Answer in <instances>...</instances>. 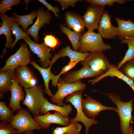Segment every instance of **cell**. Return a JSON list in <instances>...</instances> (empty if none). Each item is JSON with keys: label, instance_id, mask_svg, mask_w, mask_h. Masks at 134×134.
I'll return each mask as SVG.
<instances>
[{"label": "cell", "instance_id": "25", "mask_svg": "<svg viewBox=\"0 0 134 134\" xmlns=\"http://www.w3.org/2000/svg\"><path fill=\"white\" fill-rule=\"evenodd\" d=\"M120 40L121 41L120 43L127 44L128 48L124 57L116 67L119 70L125 63L134 59V37L125 36Z\"/></svg>", "mask_w": 134, "mask_h": 134}, {"label": "cell", "instance_id": "17", "mask_svg": "<svg viewBox=\"0 0 134 134\" xmlns=\"http://www.w3.org/2000/svg\"><path fill=\"white\" fill-rule=\"evenodd\" d=\"M0 17L2 22L0 24V35L4 34L6 39L5 48L2 50V54L0 56V59H2L6 53V48H10L13 43V40L11 37V27L13 22L16 20L14 17L9 16L5 14H0Z\"/></svg>", "mask_w": 134, "mask_h": 134}, {"label": "cell", "instance_id": "38", "mask_svg": "<svg viewBox=\"0 0 134 134\" xmlns=\"http://www.w3.org/2000/svg\"><path fill=\"white\" fill-rule=\"evenodd\" d=\"M81 61H82L80 60L77 61L70 64H68L64 66L62 68L61 72L57 75L58 78L59 79L61 75L68 71L74 67L78 62Z\"/></svg>", "mask_w": 134, "mask_h": 134}, {"label": "cell", "instance_id": "22", "mask_svg": "<svg viewBox=\"0 0 134 134\" xmlns=\"http://www.w3.org/2000/svg\"><path fill=\"white\" fill-rule=\"evenodd\" d=\"M72 110V107L69 104H64L62 106H59L51 103L46 99L40 110V113L44 114L50 111L54 110L60 113L65 117H68Z\"/></svg>", "mask_w": 134, "mask_h": 134}, {"label": "cell", "instance_id": "30", "mask_svg": "<svg viewBox=\"0 0 134 134\" xmlns=\"http://www.w3.org/2000/svg\"><path fill=\"white\" fill-rule=\"evenodd\" d=\"M14 112L6 106V102L0 101V120L1 122L9 123Z\"/></svg>", "mask_w": 134, "mask_h": 134}, {"label": "cell", "instance_id": "39", "mask_svg": "<svg viewBox=\"0 0 134 134\" xmlns=\"http://www.w3.org/2000/svg\"><path fill=\"white\" fill-rule=\"evenodd\" d=\"M22 134H35L34 133L33 131H30L26 132Z\"/></svg>", "mask_w": 134, "mask_h": 134}, {"label": "cell", "instance_id": "18", "mask_svg": "<svg viewBox=\"0 0 134 134\" xmlns=\"http://www.w3.org/2000/svg\"><path fill=\"white\" fill-rule=\"evenodd\" d=\"M81 69L71 72L63 77L64 81L68 83H73L85 78L96 77L101 75L93 71L88 66L85 65Z\"/></svg>", "mask_w": 134, "mask_h": 134}, {"label": "cell", "instance_id": "15", "mask_svg": "<svg viewBox=\"0 0 134 134\" xmlns=\"http://www.w3.org/2000/svg\"><path fill=\"white\" fill-rule=\"evenodd\" d=\"M37 18L34 23L28 29L26 33L32 37L35 41L37 42L39 39L38 33L42 27L45 24H49L50 20L52 19V15L49 11L44 10V7L39 8L37 11Z\"/></svg>", "mask_w": 134, "mask_h": 134}, {"label": "cell", "instance_id": "12", "mask_svg": "<svg viewBox=\"0 0 134 134\" xmlns=\"http://www.w3.org/2000/svg\"><path fill=\"white\" fill-rule=\"evenodd\" d=\"M82 107L84 113L89 118H94L99 113L103 110H110L117 112V107L106 106L103 105L100 102L92 99L89 96L82 99Z\"/></svg>", "mask_w": 134, "mask_h": 134}, {"label": "cell", "instance_id": "28", "mask_svg": "<svg viewBox=\"0 0 134 134\" xmlns=\"http://www.w3.org/2000/svg\"><path fill=\"white\" fill-rule=\"evenodd\" d=\"M82 126L77 123H71L67 126L63 127H58L52 132L53 134H77L81 130Z\"/></svg>", "mask_w": 134, "mask_h": 134}, {"label": "cell", "instance_id": "10", "mask_svg": "<svg viewBox=\"0 0 134 134\" xmlns=\"http://www.w3.org/2000/svg\"><path fill=\"white\" fill-rule=\"evenodd\" d=\"M34 120L44 130L47 129L51 124H55L65 126L70 123V118L65 117L60 113L56 111L53 113L48 112L43 115L33 116Z\"/></svg>", "mask_w": 134, "mask_h": 134}, {"label": "cell", "instance_id": "6", "mask_svg": "<svg viewBox=\"0 0 134 134\" xmlns=\"http://www.w3.org/2000/svg\"><path fill=\"white\" fill-rule=\"evenodd\" d=\"M86 86V84L80 80L73 83H68L60 77L57 85V90L51 98V100L54 103L62 106L64 104L63 100L65 97L75 92L85 90Z\"/></svg>", "mask_w": 134, "mask_h": 134}, {"label": "cell", "instance_id": "37", "mask_svg": "<svg viewBox=\"0 0 134 134\" xmlns=\"http://www.w3.org/2000/svg\"><path fill=\"white\" fill-rule=\"evenodd\" d=\"M38 1L44 5L49 11H51L54 14L55 17L59 18V16L58 14L60 12V9L59 7L57 6L54 7L52 6L51 5L45 0H38Z\"/></svg>", "mask_w": 134, "mask_h": 134}, {"label": "cell", "instance_id": "19", "mask_svg": "<svg viewBox=\"0 0 134 134\" xmlns=\"http://www.w3.org/2000/svg\"><path fill=\"white\" fill-rule=\"evenodd\" d=\"M90 53L89 52H81L72 50L69 46L67 45L64 48L59 50L57 53H55L51 60L50 66L51 67L53 64L59 58L65 56L69 57L70 60L68 64H70L78 60L82 61L88 57Z\"/></svg>", "mask_w": 134, "mask_h": 134}, {"label": "cell", "instance_id": "41", "mask_svg": "<svg viewBox=\"0 0 134 134\" xmlns=\"http://www.w3.org/2000/svg\"><path fill=\"white\" fill-rule=\"evenodd\" d=\"M67 134V133H66V134Z\"/></svg>", "mask_w": 134, "mask_h": 134}, {"label": "cell", "instance_id": "1", "mask_svg": "<svg viewBox=\"0 0 134 134\" xmlns=\"http://www.w3.org/2000/svg\"><path fill=\"white\" fill-rule=\"evenodd\" d=\"M107 95L113 103L117 106V112L119 116L121 134H134V130L132 126L134 119L132 115L133 107V101L134 99L128 102L121 100L120 96L115 93H109Z\"/></svg>", "mask_w": 134, "mask_h": 134}, {"label": "cell", "instance_id": "34", "mask_svg": "<svg viewBox=\"0 0 134 134\" xmlns=\"http://www.w3.org/2000/svg\"><path fill=\"white\" fill-rule=\"evenodd\" d=\"M21 2L20 0H2L0 1V13L5 14L11 7Z\"/></svg>", "mask_w": 134, "mask_h": 134}, {"label": "cell", "instance_id": "26", "mask_svg": "<svg viewBox=\"0 0 134 134\" xmlns=\"http://www.w3.org/2000/svg\"><path fill=\"white\" fill-rule=\"evenodd\" d=\"M61 31L65 34L68 37L70 42L73 50L78 51L80 45V39L82 34L71 31L63 25L60 24Z\"/></svg>", "mask_w": 134, "mask_h": 134}, {"label": "cell", "instance_id": "36", "mask_svg": "<svg viewBox=\"0 0 134 134\" xmlns=\"http://www.w3.org/2000/svg\"><path fill=\"white\" fill-rule=\"evenodd\" d=\"M54 1L59 3L62 7V10H65L70 6H71L72 7H74L78 1H81L82 0H55Z\"/></svg>", "mask_w": 134, "mask_h": 134}, {"label": "cell", "instance_id": "8", "mask_svg": "<svg viewBox=\"0 0 134 134\" xmlns=\"http://www.w3.org/2000/svg\"><path fill=\"white\" fill-rule=\"evenodd\" d=\"M81 64L83 66L87 65L101 75L108 70L111 64L106 56L100 52L91 53L88 57L81 61Z\"/></svg>", "mask_w": 134, "mask_h": 134}, {"label": "cell", "instance_id": "16", "mask_svg": "<svg viewBox=\"0 0 134 134\" xmlns=\"http://www.w3.org/2000/svg\"><path fill=\"white\" fill-rule=\"evenodd\" d=\"M22 86L16 79L15 75L12 81V85L10 90L11 93V97L9 99V107L14 111L22 109L20 104L21 101H23L26 97Z\"/></svg>", "mask_w": 134, "mask_h": 134}, {"label": "cell", "instance_id": "31", "mask_svg": "<svg viewBox=\"0 0 134 134\" xmlns=\"http://www.w3.org/2000/svg\"><path fill=\"white\" fill-rule=\"evenodd\" d=\"M119 70L123 74L134 82V59L125 63Z\"/></svg>", "mask_w": 134, "mask_h": 134}, {"label": "cell", "instance_id": "3", "mask_svg": "<svg viewBox=\"0 0 134 134\" xmlns=\"http://www.w3.org/2000/svg\"><path fill=\"white\" fill-rule=\"evenodd\" d=\"M10 125L15 128L18 134H22L27 131L40 130L42 128L34 120L30 112L27 109L22 108L13 115Z\"/></svg>", "mask_w": 134, "mask_h": 134}, {"label": "cell", "instance_id": "29", "mask_svg": "<svg viewBox=\"0 0 134 134\" xmlns=\"http://www.w3.org/2000/svg\"><path fill=\"white\" fill-rule=\"evenodd\" d=\"M11 34L15 35V39L10 48L12 49L16 43L20 39L24 40L30 38L29 34L23 31L19 26V24L16 20L14 21L12 23L11 29Z\"/></svg>", "mask_w": 134, "mask_h": 134}, {"label": "cell", "instance_id": "35", "mask_svg": "<svg viewBox=\"0 0 134 134\" xmlns=\"http://www.w3.org/2000/svg\"><path fill=\"white\" fill-rule=\"evenodd\" d=\"M18 134L17 131L9 123L3 122H0V134Z\"/></svg>", "mask_w": 134, "mask_h": 134}, {"label": "cell", "instance_id": "33", "mask_svg": "<svg viewBox=\"0 0 134 134\" xmlns=\"http://www.w3.org/2000/svg\"><path fill=\"white\" fill-rule=\"evenodd\" d=\"M85 1L90 3L91 4H96L103 7L106 5H108L109 6H112L115 3L123 4L127 2V0H86Z\"/></svg>", "mask_w": 134, "mask_h": 134}, {"label": "cell", "instance_id": "14", "mask_svg": "<svg viewBox=\"0 0 134 134\" xmlns=\"http://www.w3.org/2000/svg\"><path fill=\"white\" fill-rule=\"evenodd\" d=\"M98 30L101 37L106 39H114L118 35V27L112 25L111 16L107 11H105L102 15Z\"/></svg>", "mask_w": 134, "mask_h": 134}, {"label": "cell", "instance_id": "4", "mask_svg": "<svg viewBox=\"0 0 134 134\" xmlns=\"http://www.w3.org/2000/svg\"><path fill=\"white\" fill-rule=\"evenodd\" d=\"M25 98L21 104L26 106L33 116L40 115V110L45 99L44 90L40 85L36 86L29 89H24Z\"/></svg>", "mask_w": 134, "mask_h": 134}, {"label": "cell", "instance_id": "13", "mask_svg": "<svg viewBox=\"0 0 134 134\" xmlns=\"http://www.w3.org/2000/svg\"><path fill=\"white\" fill-rule=\"evenodd\" d=\"M15 75L20 85L24 89L32 88L37 83V79L34 72L26 66H21L16 68Z\"/></svg>", "mask_w": 134, "mask_h": 134}, {"label": "cell", "instance_id": "20", "mask_svg": "<svg viewBox=\"0 0 134 134\" xmlns=\"http://www.w3.org/2000/svg\"><path fill=\"white\" fill-rule=\"evenodd\" d=\"M35 69L40 72L43 78L44 82L45 88L44 90L45 93L48 95L51 98L53 95L50 90L49 87V83L51 80H52V86L55 87L57 86L59 79L57 75H55L51 72V67L49 66L47 68L42 67L39 66L34 61H31L30 64Z\"/></svg>", "mask_w": 134, "mask_h": 134}, {"label": "cell", "instance_id": "7", "mask_svg": "<svg viewBox=\"0 0 134 134\" xmlns=\"http://www.w3.org/2000/svg\"><path fill=\"white\" fill-rule=\"evenodd\" d=\"M27 46L26 43H22L16 52L7 59L4 66L0 68V72L15 69L21 66H27L30 64L31 61V53Z\"/></svg>", "mask_w": 134, "mask_h": 134}, {"label": "cell", "instance_id": "23", "mask_svg": "<svg viewBox=\"0 0 134 134\" xmlns=\"http://www.w3.org/2000/svg\"><path fill=\"white\" fill-rule=\"evenodd\" d=\"M115 20L118 24V36L121 39L125 36L134 37V22L128 19L127 20L116 17Z\"/></svg>", "mask_w": 134, "mask_h": 134}, {"label": "cell", "instance_id": "40", "mask_svg": "<svg viewBox=\"0 0 134 134\" xmlns=\"http://www.w3.org/2000/svg\"><path fill=\"white\" fill-rule=\"evenodd\" d=\"M77 134H81L80 133H79Z\"/></svg>", "mask_w": 134, "mask_h": 134}, {"label": "cell", "instance_id": "2", "mask_svg": "<svg viewBox=\"0 0 134 134\" xmlns=\"http://www.w3.org/2000/svg\"><path fill=\"white\" fill-rule=\"evenodd\" d=\"M111 47L105 43L99 33L87 31L82 34L80 39L78 51L81 52H103L112 49Z\"/></svg>", "mask_w": 134, "mask_h": 134}, {"label": "cell", "instance_id": "5", "mask_svg": "<svg viewBox=\"0 0 134 134\" xmlns=\"http://www.w3.org/2000/svg\"><path fill=\"white\" fill-rule=\"evenodd\" d=\"M83 91L75 92L66 97V102H69L77 110V114L73 118L70 119V123H82L85 127V134H88L90 127L92 125L97 124L98 122L94 118H89L85 115L82 107Z\"/></svg>", "mask_w": 134, "mask_h": 134}, {"label": "cell", "instance_id": "11", "mask_svg": "<svg viewBox=\"0 0 134 134\" xmlns=\"http://www.w3.org/2000/svg\"><path fill=\"white\" fill-rule=\"evenodd\" d=\"M24 40L31 50L39 58L38 62L41 67L45 68L49 67L51 62L50 59L52 58V55L50 53L51 49L44 42L38 44L32 41L30 38Z\"/></svg>", "mask_w": 134, "mask_h": 134}, {"label": "cell", "instance_id": "21", "mask_svg": "<svg viewBox=\"0 0 134 134\" xmlns=\"http://www.w3.org/2000/svg\"><path fill=\"white\" fill-rule=\"evenodd\" d=\"M64 17L68 28L78 33L84 32L85 26L82 16L75 12L67 11L65 12Z\"/></svg>", "mask_w": 134, "mask_h": 134}, {"label": "cell", "instance_id": "9", "mask_svg": "<svg viewBox=\"0 0 134 134\" xmlns=\"http://www.w3.org/2000/svg\"><path fill=\"white\" fill-rule=\"evenodd\" d=\"M105 11L104 7L91 4L82 16L88 31H93L98 29L101 17Z\"/></svg>", "mask_w": 134, "mask_h": 134}, {"label": "cell", "instance_id": "32", "mask_svg": "<svg viewBox=\"0 0 134 134\" xmlns=\"http://www.w3.org/2000/svg\"><path fill=\"white\" fill-rule=\"evenodd\" d=\"M45 37L43 38L45 44L52 49L53 51H55L56 48L59 47L61 42L59 39L54 35L51 34H44Z\"/></svg>", "mask_w": 134, "mask_h": 134}, {"label": "cell", "instance_id": "27", "mask_svg": "<svg viewBox=\"0 0 134 134\" xmlns=\"http://www.w3.org/2000/svg\"><path fill=\"white\" fill-rule=\"evenodd\" d=\"M19 25L21 26L25 32L28 27L33 23V19L37 16V11L34 9L30 14L25 15H19L16 13H12Z\"/></svg>", "mask_w": 134, "mask_h": 134}, {"label": "cell", "instance_id": "24", "mask_svg": "<svg viewBox=\"0 0 134 134\" xmlns=\"http://www.w3.org/2000/svg\"><path fill=\"white\" fill-rule=\"evenodd\" d=\"M15 69L10 70L0 73V97L10 90L12 81L15 76Z\"/></svg>", "mask_w": 134, "mask_h": 134}]
</instances>
